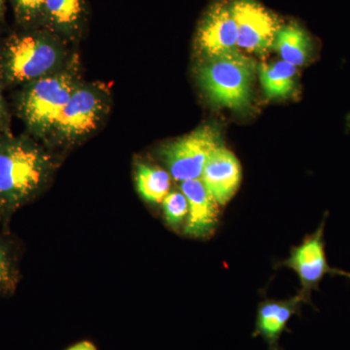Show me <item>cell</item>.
<instances>
[{"instance_id":"cell-13","label":"cell","mask_w":350,"mask_h":350,"mask_svg":"<svg viewBox=\"0 0 350 350\" xmlns=\"http://www.w3.org/2000/svg\"><path fill=\"white\" fill-rule=\"evenodd\" d=\"M84 17V0H45L43 21L53 31L66 36L75 34Z\"/></svg>"},{"instance_id":"cell-14","label":"cell","mask_w":350,"mask_h":350,"mask_svg":"<svg viewBox=\"0 0 350 350\" xmlns=\"http://www.w3.org/2000/svg\"><path fill=\"white\" fill-rule=\"evenodd\" d=\"M275 48L282 61L301 66L310 54V41L306 31L296 23L283 25L276 36Z\"/></svg>"},{"instance_id":"cell-12","label":"cell","mask_w":350,"mask_h":350,"mask_svg":"<svg viewBox=\"0 0 350 350\" xmlns=\"http://www.w3.org/2000/svg\"><path fill=\"white\" fill-rule=\"evenodd\" d=\"M303 303L306 301L300 294L289 300L262 301L258 308L256 326L253 335L262 336L269 345V350H282L280 336L286 330L289 319L299 312Z\"/></svg>"},{"instance_id":"cell-5","label":"cell","mask_w":350,"mask_h":350,"mask_svg":"<svg viewBox=\"0 0 350 350\" xmlns=\"http://www.w3.org/2000/svg\"><path fill=\"white\" fill-rule=\"evenodd\" d=\"M219 146L217 131L206 126L163 147L162 157L176 180L200 179L207 159Z\"/></svg>"},{"instance_id":"cell-15","label":"cell","mask_w":350,"mask_h":350,"mask_svg":"<svg viewBox=\"0 0 350 350\" xmlns=\"http://www.w3.org/2000/svg\"><path fill=\"white\" fill-rule=\"evenodd\" d=\"M20 282V251L5 230L0 231V298L12 296Z\"/></svg>"},{"instance_id":"cell-18","label":"cell","mask_w":350,"mask_h":350,"mask_svg":"<svg viewBox=\"0 0 350 350\" xmlns=\"http://www.w3.org/2000/svg\"><path fill=\"white\" fill-rule=\"evenodd\" d=\"M163 208L167 224L172 227H177L188 215L187 198L182 192L169 193L163 200Z\"/></svg>"},{"instance_id":"cell-17","label":"cell","mask_w":350,"mask_h":350,"mask_svg":"<svg viewBox=\"0 0 350 350\" xmlns=\"http://www.w3.org/2000/svg\"><path fill=\"white\" fill-rule=\"evenodd\" d=\"M135 181L140 196L153 204H160L169 194L170 176L160 167L139 163L135 172Z\"/></svg>"},{"instance_id":"cell-20","label":"cell","mask_w":350,"mask_h":350,"mask_svg":"<svg viewBox=\"0 0 350 350\" xmlns=\"http://www.w3.org/2000/svg\"><path fill=\"white\" fill-rule=\"evenodd\" d=\"M8 222V211H7L5 200H4L1 193H0V228H1V229L5 230Z\"/></svg>"},{"instance_id":"cell-8","label":"cell","mask_w":350,"mask_h":350,"mask_svg":"<svg viewBox=\"0 0 350 350\" xmlns=\"http://www.w3.org/2000/svg\"><path fill=\"white\" fill-rule=\"evenodd\" d=\"M105 110L100 94L88 88H76L59 113L52 130L66 142H75L96 130Z\"/></svg>"},{"instance_id":"cell-6","label":"cell","mask_w":350,"mask_h":350,"mask_svg":"<svg viewBox=\"0 0 350 350\" xmlns=\"http://www.w3.org/2000/svg\"><path fill=\"white\" fill-rule=\"evenodd\" d=\"M229 4L238 29V47L268 54L275 47L282 20L257 0H229Z\"/></svg>"},{"instance_id":"cell-3","label":"cell","mask_w":350,"mask_h":350,"mask_svg":"<svg viewBox=\"0 0 350 350\" xmlns=\"http://www.w3.org/2000/svg\"><path fill=\"white\" fill-rule=\"evenodd\" d=\"M61 52L57 43L44 34L14 36L0 53V75L10 83L34 81L52 72Z\"/></svg>"},{"instance_id":"cell-9","label":"cell","mask_w":350,"mask_h":350,"mask_svg":"<svg viewBox=\"0 0 350 350\" xmlns=\"http://www.w3.org/2000/svg\"><path fill=\"white\" fill-rule=\"evenodd\" d=\"M196 45L206 59L236 52L238 29L229 1H218L209 7L198 29Z\"/></svg>"},{"instance_id":"cell-2","label":"cell","mask_w":350,"mask_h":350,"mask_svg":"<svg viewBox=\"0 0 350 350\" xmlns=\"http://www.w3.org/2000/svg\"><path fill=\"white\" fill-rule=\"evenodd\" d=\"M255 64L238 51L206 59L198 69L202 89L217 105L243 109L250 100Z\"/></svg>"},{"instance_id":"cell-7","label":"cell","mask_w":350,"mask_h":350,"mask_svg":"<svg viewBox=\"0 0 350 350\" xmlns=\"http://www.w3.org/2000/svg\"><path fill=\"white\" fill-rule=\"evenodd\" d=\"M325 218L319 229L306 237L300 245L291 251L282 266L293 269L300 278L301 289L299 294L310 303L313 290L319 289V283L326 275H342V271L331 268L327 261L325 243H324Z\"/></svg>"},{"instance_id":"cell-11","label":"cell","mask_w":350,"mask_h":350,"mask_svg":"<svg viewBox=\"0 0 350 350\" xmlns=\"http://www.w3.org/2000/svg\"><path fill=\"white\" fill-rule=\"evenodd\" d=\"M180 188L189 204L186 234L206 238L213 234L217 226L218 202L207 191L202 179L182 181Z\"/></svg>"},{"instance_id":"cell-19","label":"cell","mask_w":350,"mask_h":350,"mask_svg":"<svg viewBox=\"0 0 350 350\" xmlns=\"http://www.w3.org/2000/svg\"><path fill=\"white\" fill-rule=\"evenodd\" d=\"M18 18L22 22L31 23L43 21L45 0H12Z\"/></svg>"},{"instance_id":"cell-24","label":"cell","mask_w":350,"mask_h":350,"mask_svg":"<svg viewBox=\"0 0 350 350\" xmlns=\"http://www.w3.org/2000/svg\"><path fill=\"white\" fill-rule=\"evenodd\" d=\"M342 275L347 276V278H350V273H347V271H342Z\"/></svg>"},{"instance_id":"cell-16","label":"cell","mask_w":350,"mask_h":350,"mask_svg":"<svg viewBox=\"0 0 350 350\" xmlns=\"http://www.w3.org/2000/svg\"><path fill=\"white\" fill-rule=\"evenodd\" d=\"M296 66L280 61L273 64H262L259 68L262 89L269 98H282L293 91Z\"/></svg>"},{"instance_id":"cell-22","label":"cell","mask_w":350,"mask_h":350,"mask_svg":"<svg viewBox=\"0 0 350 350\" xmlns=\"http://www.w3.org/2000/svg\"><path fill=\"white\" fill-rule=\"evenodd\" d=\"M5 115V107H4L3 98H2L1 92H0V119L3 118Z\"/></svg>"},{"instance_id":"cell-23","label":"cell","mask_w":350,"mask_h":350,"mask_svg":"<svg viewBox=\"0 0 350 350\" xmlns=\"http://www.w3.org/2000/svg\"><path fill=\"white\" fill-rule=\"evenodd\" d=\"M2 9H3V0H0V14L2 12Z\"/></svg>"},{"instance_id":"cell-10","label":"cell","mask_w":350,"mask_h":350,"mask_svg":"<svg viewBox=\"0 0 350 350\" xmlns=\"http://www.w3.org/2000/svg\"><path fill=\"white\" fill-rule=\"evenodd\" d=\"M200 177L216 202L224 206L232 199L241 183L238 159L231 151L219 146L207 159Z\"/></svg>"},{"instance_id":"cell-21","label":"cell","mask_w":350,"mask_h":350,"mask_svg":"<svg viewBox=\"0 0 350 350\" xmlns=\"http://www.w3.org/2000/svg\"><path fill=\"white\" fill-rule=\"evenodd\" d=\"M68 350H96V347L90 342H81L71 347Z\"/></svg>"},{"instance_id":"cell-4","label":"cell","mask_w":350,"mask_h":350,"mask_svg":"<svg viewBox=\"0 0 350 350\" xmlns=\"http://www.w3.org/2000/svg\"><path fill=\"white\" fill-rule=\"evenodd\" d=\"M76 88L68 73L44 76L31 82L21 96L19 105L27 126L38 135L52 131Z\"/></svg>"},{"instance_id":"cell-1","label":"cell","mask_w":350,"mask_h":350,"mask_svg":"<svg viewBox=\"0 0 350 350\" xmlns=\"http://www.w3.org/2000/svg\"><path fill=\"white\" fill-rule=\"evenodd\" d=\"M52 172L49 156L25 139L0 140V193L8 217L45 187Z\"/></svg>"}]
</instances>
